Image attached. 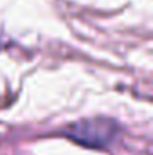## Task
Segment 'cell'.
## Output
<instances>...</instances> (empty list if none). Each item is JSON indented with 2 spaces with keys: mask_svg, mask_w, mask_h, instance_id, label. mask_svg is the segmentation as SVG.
<instances>
[{
  "mask_svg": "<svg viewBox=\"0 0 153 155\" xmlns=\"http://www.w3.org/2000/svg\"><path fill=\"white\" fill-rule=\"evenodd\" d=\"M115 132L117 128L112 121L88 119V121H79L74 126H70L69 135L86 146H106L114 139Z\"/></svg>",
  "mask_w": 153,
  "mask_h": 155,
  "instance_id": "6da1fadb",
  "label": "cell"
}]
</instances>
